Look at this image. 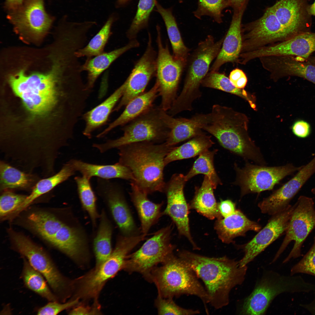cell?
I'll return each mask as SVG.
<instances>
[{
  "instance_id": "cell-1",
  "label": "cell",
  "mask_w": 315,
  "mask_h": 315,
  "mask_svg": "<svg viewBox=\"0 0 315 315\" xmlns=\"http://www.w3.org/2000/svg\"><path fill=\"white\" fill-rule=\"evenodd\" d=\"M178 256L202 281L209 303L216 309L228 304L232 289L244 280L247 267H241L235 259L226 256L210 257L186 250L179 252Z\"/></svg>"
},
{
  "instance_id": "cell-2",
  "label": "cell",
  "mask_w": 315,
  "mask_h": 315,
  "mask_svg": "<svg viewBox=\"0 0 315 315\" xmlns=\"http://www.w3.org/2000/svg\"><path fill=\"white\" fill-rule=\"evenodd\" d=\"M208 114L207 121L202 130L215 137L223 148L246 161L267 164L260 149L249 135V121L245 114L217 104L213 106Z\"/></svg>"
},
{
  "instance_id": "cell-3",
  "label": "cell",
  "mask_w": 315,
  "mask_h": 315,
  "mask_svg": "<svg viewBox=\"0 0 315 315\" xmlns=\"http://www.w3.org/2000/svg\"><path fill=\"white\" fill-rule=\"evenodd\" d=\"M174 147L165 142H141L124 145L118 148V162L130 169L135 178L133 182L142 191L148 195L164 192V159Z\"/></svg>"
},
{
  "instance_id": "cell-4",
  "label": "cell",
  "mask_w": 315,
  "mask_h": 315,
  "mask_svg": "<svg viewBox=\"0 0 315 315\" xmlns=\"http://www.w3.org/2000/svg\"><path fill=\"white\" fill-rule=\"evenodd\" d=\"M68 67L62 60H57L53 69L46 74L27 75L23 70L10 76V86L31 112L40 114L48 110L57 101V85L69 80Z\"/></svg>"
},
{
  "instance_id": "cell-5",
  "label": "cell",
  "mask_w": 315,
  "mask_h": 315,
  "mask_svg": "<svg viewBox=\"0 0 315 315\" xmlns=\"http://www.w3.org/2000/svg\"><path fill=\"white\" fill-rule=\"evenodd\" d=\"M162 264L154 268L151 273L150 281L156 285L158 295L165 298L184 294L193 295L205 304L209 303L205 288L195 272L184 261L173 254Z\"/></svg>"
},
{
  "instance_id": "cell-6",
  "label": "cell",
  "mask_w": 315,
  "mask_h": 315,
  "mask_svg": "<svg viewBox=\"0 0 315 315\" xmlns=\"http://www.w3.org/2000/svg\"><path fill=\"white\" fill-rule=\"evenodd\" d=\"M224 38L215 41L209 35L199 43L189 60L183 89L169 110L172 115L192 110L193 102L202 95L201 83L208 74L211 62L218 55Z\"/></svg>"
},
{
  "instance_id": "cell-7",
  "label": "cell",
  "mask_w": 315,
  "mask_h": 315,
  "mask_svg": "<svg viewBox=\"0 0 315 315\" xmlns=\"http://www.w3.org/2000/svg\"><path fill=\"white\" fill-rule=\"evenodd\" d=\"M315 292V285L300 276H285L269 271L264 274L252 293L243 302L240 314L262 315L279 295L284 293Z\"/></svg>"
},
{
  "instance_id": "cell-8",
  "label": "cell",
  "mask_w": 315,
  "mask_h": 315,
  "mask_svg": "<svg viewBox=\"0 0 315 315\" xmlns=\"http://www.w3.org/2000/svg\"><path fill=\"white\" fill-rule=\"evenodd\" d=\"M161 110L160 106L153 105L123 127L122 129L123 134L121 137L102 144H94L93 146L103 153L112 148L133 143L165 142L170 131L162 117Z\"/></svg>"
},
{
  "instance_id": "cell-9",
  "label": "cell",
  "mask_w": 315,
  "mask_h": 315,
  "mask_svg": "<svg viewBox=\"0 0 315 315\" xmlns=\"http://www.w3.org/2000/svg\"><path fill=\"white\" fill-rule=\"evenodd\" d=\"M143 239L141 235L119 236L109 258L99 267L80 278L77 298L97 300L106 283L123 269L130 252Z\"/></svg>"
},
{
  "instance_id": "cell-10",
  "label": "cell",
  "mask_w": 315,
  "mask_h": 315,
  "mask_svg": "<svg viewBox=\"0 0 315 315\" xmlns=\"http://www.w3.org/2000/svg\"><path fill=\"white\" fill-rule=\"evenodd\" d=\"M8 233L15 249L43 276L59 301L64 302L69 283L49 255L23 235L11 229L9 230Z\"/></svg>"
},
{
  "instance_id": "cell-11",
  "label": "cell",
  "mask_w": 315,
  "mask_h": 315,
  "mask_svg": "<svg viewBox=\"0 0 315 315\" xmlns=\"http://www.w3.org/2000/svg\"><path fill=\"white\" fill-rule=\"evenodd\" d=\"M171 232L170 225L157 231L138 250L128 255L123 269L140 273L150 281L155 266L163 263L174 254L175 247L171 242Z\"/></svg>"
},
{
  "instance_id": "cell-12",
  "label": "cell",
  "mask_w": 315,
  "mask_h": 315,
  "mask_svg": "<svg viewBox=\"0 0 315 315\" xmlns=\"http://www.w3.org/2000/svg\"><path fill=\"white\" fill-rule=\"evenodd\" d=\"M302 166L296 167L292 163L267 166L246 161L244 166L240 167L235 163L236 178L233 183L239 187L242 197L249 193L272 190L283 178L297 172Z\"/></svg>"
},
{
  "instance_id": "cell-13",
  "label": "cell",
  "mask_w": 315,
  "mask_h": 315,
  "mask_svg": "<svg viewBox=\"0 0 315 315\" xmlns=\"http://www.w3.org/2000/svg\"><path fill=\"white\" fill-rule=\"evenodd\" d=\"M285 236L272 263L275 262L292 241L293 248L283 263L302 256L301 248L304 242L315 228V208L311 197L301 195L294 204Z\"/></svg>"
},
{
  "instance_id": "cell-14",
  "label": "cell",
  "mask_w": 315,
  "mask_h": 315,
  "mask_svg": "<svg viewBox=\"0 0 315 315\" xmlns=\"http://www.w3.org/2000/svg\"><path fill=\"white\" fill-rule=\"evenodd\" d=\"M156 28L158 51L156 81L161 98L160 107L166 111L170 108L176 98L180 78L186 65L171 54L167 45L163 44L160 26L157 25Z\"/></svg>"
},
{
  "instance_id": "cell-15",
  "label": "cell",
  "mask_w": 315,
  "mask_h": 315,
  "mask_svg": "<svg viewBox=\"0 0 315 315\" xmlns=\"http://www.w3.org/2000/svg\"><path fill=\"white\" fill-rule=\"evenodd\" d=\"M241 34V53L253 51L292 37L270 7L266 9L259 18L242 25Z\"/></svg>"
},
{
  "instance_id": "cell-16",
  "label": "cell",
  "mask_w": 315,
  "mask_h": 315,
  "mask_svg": "<svg viewBox=\"0 0 315 315\" xmlns=\"http://www.w3.org/2000/svg\"><path fill=\"white\" fill-rule=\"evenodd\" d=\"M148 36L146 49L125 80V90L113 111H118L132 99L144 93L150 79L155 75L157 53L153 46L150 32Z\"/></svg>"
},
{
  "instance_id": "cell-17",
  "label": "cell",
  "mask_w": 315,
  "mask_h": 315,
  "mask_svg": "<svg viewBox=\"0 0 315 315\" xmlns=\"http://www.w3.org/2000/svg\"><path fill=\"white\" fill-rule=\"evenodd\" d=\"M187 181L185 176L181 174L173 175L166 184L164 192L167 198V205L163 215L169 216L175 224L179 234L188 239L194 249H198L193 241L190 230L189 218V206L186 200L183 191Z\"/></svg>"
},
{
  "instance_id": "cell-18",
  "label": "cell",
  "mask_w": 315,
  "mask_h": 315,
  "mask_svg": "<svg viewBox=\"0 0 315 315\" xmlns=\"http://www.w3.org/2000/svg\"><path fill=\"white\" fill-rule=\"evenodd\" d=\"M96 190L107 205L122 235H140L120 186L109 179L98 178Z\"/></svg>"
},
{
  "instance_id": "cell-19",
  "label": "cell",
  "mask_w": 315,
  "mask_h": 315,
  "mask_svg": "<svg viewBox=\"0 0 315 315\" xmlns=\"http://www.w3.org/2000/svg\"><path fill=\"white\" fill-rule=\"evenodd\" d=\"M7 18L18 32L35 36L45 33L54 19L46 12L44 0H25L18 8L8 12Z\"/></svg>"
},
{
  "instance_id": "cell-20",
  "label": "cell",
  "mask_w": 315,
  "mask_h": 315,
  "mask_svg": "<svg viewBox=\"0 0 315 315\" xmlns=\"http://www.w3.org/2000/svg\"><path fill=\"white\" fill-rule=\"evenodd\" d=\"M294 208L290 204L285 209L272 216L266 225L244 245L243 257L239 261L243 267L252 261L270 244L286 233Z\"/></svg>"
},
{
  "instance_id": "cell-21",
  "label": "cell",
  "mask_w": 315,
  "mask_h": 315,
  "mask_svg": "<svg viewBox=\"0 0 315 315\" xmlns=\"http://www.w3.org/2000/svg\"><path fill=\"white\" fill-rule=\"evenodd\" d=\"M260 61L274 81L286 76H295L304 78L315 84V65L291 56H265L261 57Z\"/></svg>"
},
{
  "instance_id": "cell-22",
  "label": "cell",
  "mask_w": 315,
  "mask_h": 315,
  "mask_svg": "<svg viewBox=\"0 0 315 315\" xmlns=\"http://www.w3.org/2000/svg\"><path fill=\"white\" fill-rule=\"evenodd\" d=\"M315 51V33L304 32L285 41L251 52L254 59L274 55L296 56L307 59Z\"/></svg>"
},
{
  "instance_id": "cell-23",
  "label": "cell",
  "mask_w": 315,
  "mask_h": 315,
  "mask_svg": "<svg viewBox=\"0 0 315 315\" xmlns=\"http://www.w3.org/2000/svg\"><path fill=\"white\" fill-rule=\"evenodd\" d=\"M247 5L233 9L229 28L220 50L210 69V72L218 71L223 64L227 62L238 63L242 45V20Z\"/></svg>"
},
{
  "instance_id": "cell-24",
  "label": "cell",
  "mask_w": 315,
  "mask_h": 315,
  "mask_svg": "<svg viewBox=\"0 0 315 315\" xmlns=\"http://www.w3.org/2000/svg\"><path fill=\"white\" fill-rule=\"evenodd\" d=\"M161 115L170 131L165 142L170 146L203 133L202 127L208 118V114H196L190 118H175L162 109Z\"/></svg>"
},
{
  "instance_id": "cell-25",
  "label": "cell",
  "mask_w": 315,
  "mask_h": 315,
  "mask_svg": "<svg viewBox=\"0 0 315 315\" xmlns=\"http://www.w3.org/2000/svg\"><path fill=\"white\" fill-rule=\"evenodd\" d=\"M214 228L219 239L226 244L232 242L237 237L245 236L248 231L258 232L261 228L239 210L228 217L217 219Z\"/></svg>"
},
{
  "instance_id": "cell-26",
  "label": "cell",
  "mask_w": 315,
  "mask_h": 315,
  "mask_svg": "<svg viewBox=\"0 0 315 315\" xmlns=\"http://www.w3.org/2000/svg\"><path fill=\"white\" fill-rule=\"evenodd\" d=\"M126 86L125 81L103 102L83 113L82 117L85 123L83 132L84 136L88 139L91 138L92 133L95 130L106 123L111 113L121 98Z\"/></svg>"
},
{
  "instance_id": "cell-27",
  "label": "cell",
  "mask_w": 315,
  "mask_h": 315,
  "mask_svg": "<svg viewBox=\"0 0 315 315\" xmlns=\"http://www.w3.org/2000/svg\"><path fill=\"white\" fill-rule=\"evenodd\" d=\"M158 94V85L156 81L149 91L130 101L121 115L97 134V137H103L115 128L126 125L141 114L153 105V103Z\"/></svg>"
},
{
  "instance_id": "cell-28",
  "label": "cell",
  "mask_w": 315,
  "mask_h": 315,
  "mask_svg": "<svg viewBox=\"0 0 315 315\" xmlns=\"http://www.w3.org/2000/svg\"><path fill=\"white\" fill-rule=\"evenodd\" d=\"M136 39L129 41L125 46L107 52L102 53L92 57L87 58L82 64V71L87 72L86 84L90 89H93L99 76L118 58L127 51L139 46Z\"/></svg>"
},
{
  "instance_id": "cell-29",
  "label": "cell",
  "mask_w": 315,
  "mask_h": 315,
  "mask_svg": "<svg viewBox=\"0 0 315 315\" xmlns=\"http://www.w3.org/2000/svg\"><path fill=\"white\" fill-rule=\"evenodd\" d=\"M131 200L138 214L141 234L146 236L150 228L163 215L161 209L163 203H155L148 198L146 193L140 190L133 182L130 184Z\"/></svg>"
},
{
  "instance_id": "cell-30",
  "label": "cell",
  "mask_w": 315,
  "mask_h": 315,
  "mask_svg": "<svg viewBox=\"0 0 315 315\" xmlns=\"http://www.w3.org/2000/svg\"><path fill=\"white\" fill-rule=\"evenodd\" d=\"M299 0H279L270 8L280 23L293 37L304 32L302 6Z\"/></svg>"
},
{
  "instance_id": "cell-31",
  "label": "cell",
  "mask_w": 315,
  "mask_h": 315,
  "mask_svg": "<svg viewBox=\"0 0 315 315\" xmlns=\"http://www.w3.org/2000/svg\"><path fill=\"white\" fill-rule=\"evenodd\" d=\"M74 169L82 176L90 179L93 176L106 179L119 178L131 181L135 178L130 169L117 162L112 165H99L86 162L80 160L73 159L69 160Z\"/></svg>"
},
{
  "instance_id": "cell-32",
  "label": "cell",
  "mask_w": 315,
  "mask_h": 315,
  "mask_svg": "<svg viewBox=\"0 0 315 315\" xmlns=\"http://www.w3.org/2000/svg\"><path fill=\"white\" fill-rule=\"evenodd\" d=\"M41 179L34 173L25 172L3 160L0 161V190H31Z\"/></svg>"
},
{
  "instance_id": "cell-33",
  "label": "cell",
  "mask_w": 315,
  "mask_h": 315,
  "mask_svg": "<svg viewBox=\"0 0 315 315\" xmlns=\"http://www.w3.org/2000/svg\"><path fill=\"white\" fill-rule=\"evenodd\" d=\"M214 188L209 178L205 176L200 187H196L194 197L189 206L211 220L223 218L218 207L214 195Z\"/></svg>"
},
{
  "instance_id": "cell-34",
  "label": "cell",
  "mask_w": 315,
  "mask_h": 315,
  "mask_svg": "<svg viewBox=\"0 0 315 315\" xmlns=\"http://www.w3.org/2000/svg\"><path fill=\"white\" fill-rule=\"evenodd\" d=\"M156 11L161 16L164 23L168 35L171 42L174 57L186 65L189 49L183 41L176 19L172 13V7L163 8L157 1Z\"/></svg>"
},
{
  "instance_id": "cell-35",
  "label": "cell",
  "mask_w": 315,
  "mask_h": 315,
  "mask_svg": "<svg viewBox=\"0 0 315 315\" xmlns=\"http://www.w3.org/2000/svg\"><path fill=\"white\" fill-rule=\"evenodd\" d=\"M75 172L69 161L63 165L57 173L49 177L41 179L35 185L30 194L27 195L24 202L18 209V212H20L37 198L49 192L59 184L67 180L74 174Z\"/></svg>"
},
{
  "instance_id": "cell-36",
  "label": "cell",
  "mask_w": 315,
  "mask_h": 315,
  "mask_svg": "<svg viewBox=\"0 0 315 315\" xmlns=\"http://www.w3.org/2000/svg\"><path fill=\"white\" fill-rule=\"evenodd\" d=\"M214 144L211 136L203 133L197 135L178 147H174L165 157V166L177 160L188 159L199 155L208 150Z\"/></svg>"
},
{
  "instance_id": "cell-37",
  "label": "cell",
  "mask_w": 315,
  "mask_h": 315,
  "mask_svg": "<svg viewBox=\"0 0 315 315\" xmlns=\"http://www.w3.org/2000/svg\"><path fill=\"white\" fill-rule=\"evenodd\" d=\"M98 230L93 242L94 251L96 259L94 269L99 267L111 256L112 232L111 225L105 213L102 211L100 215Z\"/></svg>"
},
{
  "instance_id": "cell-38",
  "label": "cell",
  "mask_w": 315,
  "mask_h": 315,
  "mask_svg": "<svg viewBox=\"0 0 315 315\" xmlns=\"http://www.w3.org/2000/svg\"><path fill=\"white\" fill-rule=\"evenodd\" d=\"M27 222L32 230L49 243L63 223L53 214L42 211L31 213Z\"/></svg>"
},
{
  "instance_id": "cell-39",
  "label": "cell",
  "mask_w": 315,
  "mask_h": 315,
  "mask_svg": "<svg viewBox=\"0 0 315 315\" xmlns=\"http://www.w3.org/2000/svg\"><path fill=\"white\" fill-rule=\"evenodd\" d=\"M21 277L24 284L29 289L49 302L59 301L43 276L24 257Z\"/></svg>"
},
{
  "instance_id": "cell-40",
  "label": "cell",
  "mask_w": 315,
  "mask_h": 315,
  "mask_svg": "<svg viewBox=\"0 0 315 315\" xmlns=\"http://www.w3.org/2000/svg\"><path fill=\"white\" fill-rule=\"evenodd\" d=\"M201 85L204 87L219 90L238 96L246 100L252 108L256 110L254 96L244 89L235 87L223 74L218 71L210 72L202 80Z\"/></svg>"
},
{
  "instance_id": "cell-41",
  "label": "cell",
  "mask_w": 315,
  "mask_h": 315,
  "mask_svg": "<svg viewBox=\"0 0 315 315\" xmlns=\"http://www.w3.org/2000/svg\"><path fill=\"white\" fill-rule=\"evenodd\" d=\"M217 150H207L200 154L195 162L192 168L185 176L186 181L195 175L202 174L206 176L216 189L219 185L222 184L214 168V159Z\"/></svg>"
},
{
  "instance_id": "cell-42",
  "label": "cell",
  "mask_w": 315,
  "mask_h": 315,
  "mask_svg": "<svg viewBox=\"0 0 315 315\" xmlns=\"http://www.w3.org/2000/svg\"><path fill=\"white\" fill-rule=\"evenodd\" d=\"M114 18H109L98 33L83 47L75 53L78 58L92 57L104 52L105 47L111 34V28Z\"/></svg>"
},
{
  "instance_id": "cell-43",
  "label": "cell",
  "mask_w": 315,
  "mask_h": 315,
  "mask_svg": "<svg viewBox=\"0 0 315 315\" xmlns=\"http://www.w3.org/2000/svg\"><path fill=\"white\" fill-rule=\"evenodd\" d=\"M90 179L83 176H76L74 178L82 205L89 215L93 226L95 227L99 215L96 207V198L90 183Z\"/></svg>"
},
{
  "instance_id": "cell-44",
  "label": "cell",
  "mask_w": 315,
  "mask_h": 315,
  "mask_svg": "<svg viewBox=\"0 0 315 315\" xmlns=\"http://www.w3.org/2000/svg\"><path fill=\"white\" fill-rule=\"evenodd\" d=\"M156 0H139L136 15L126 33L130 40L136 39L139 32L148 25L150 15L153 10Z\"/></svg>"
},
{
  "instance_id": "cell-45",
  "label": "cell",
  "mask_w": 315,
  "mask_h": 315,
  "mask_svg": "<svg viewBox=\"0 0 315 315\" xmlns=\"http://www.w3.org/2000/svg\"><path fill=\"white\" fill-rule=\"evenodd\" d=\"M228 7L229 5L227 0H198L197 8L193 13L198 19L208 16L217 23H221L223 22V11Z\"/></svg>"
},
{
  "instance_id": "cell-46",
  "label": "cell",
  "mask_w": 315,
  "mask_h": 315,
  "mask_svg": "<svg viewBox=\"0 0 315 315\" xmlns=\"http://www.w3.org/2000/svg\"><path fill=\"white\" fill-rule=\"evenodd\" d=\"M1 192L0 216L1 218L3 219L13 215L22 205L27 195L18 194L9 190Z\"/></svg>"
},
{
  "instance_id": "cell-47",
  "label": "cell",
  "mask_w": 315,
  "mask_h": 315,
  "mask_svg": "<svg viewBox=\"0 0 315 315\" xmlns=\"http://www.w3.org/2000/svg\"><path fill=\"white\" fill-rule=\"evenodd\" d=\"M155 304L159 315H189L198 314V310L186 309L178 305L172 298H165L159 295L157 298Z\"/></svg>"
},
{
  "instance_id": "cell-48",
  "label": "cell",
  "mask_w": 315,
  "mask_h": 315,
  "mask_svg": "<svg viewBox=\"0 0 315 315\" xmlns=\"http://www.w3.org/2000/svg\"><path fill=\"white\" fill-rule=\"evenodd\" d=\"M300 273L315 276V236L309 250L291 269L290 275Z\"/></svg>"
},
{
  "instance_id": "cell-49",
  "label": "cell",
  "mask_w": 315,
  "mask_h": 315,
  "mask_svg": "<svg viewBox=\"0 0 315 315\" xmlns=\"http://www.w3.org/2000/svg\"><path fill=\"white\" fill-rule=\"evenodd\" d=\"M78 299L62 303L59 301H50L44 306L39 308L37 311L38 315H57L62 312L76 305Z\"/></svg>"
},
{
  "instance_id": "cell-50",
  "label": "cell",
  "mask_w": 315,
  "mask_h": 315,
  "mask_svg": "<svg viewBox=\"0 0 315 315\" xmlns=\"http://www.w3.org/2000/svg\"><path fill=\"white\" fill-rule=\"evenodd\" d=\"M291 130L293 134L300 138H305L310 134L312 129L310 124L307 121L302 119L295 121L291 126Z\"/></svg>"
},
{
  "instance_id": "cell-51",
  "label": "cell",
  "mask_w": 315,
  "mask_h": 315,
  "mask_svg": "<svg viewBox=\"0 0 315 315\" xmlns=\"http://www.w3.org/2000/svg\"><path fill=\"white\" fill-rule=\"evenodd\" d=\"M229 78L235 87L240 89H244L248 82L245 73L242 70L238 68H236L230 72Z\"/></svg>"
},
{
  "instance_id": "cell-52",
  "label": "cell",
  "mask_w": 315,
  "mask_h": 315,
  "mask_svg": "<svg viewBox=\"0 0 315 315\" xmlns=\"http://www.w3.org/2000/svg\"><path fill=\"white\" fill-rule=\"evenodd\" d=\"M100 313V306L95 301L92 307L83 305L77 306L69 312L71 315L97 314Z\"/></svg>"
},
{
  "instance_id": "cell-53",
  "label": "cell",
  "mask_w": 315,
  "mask_h": 315,
  "mask_svg": "<svg viewBox=\"0 0 315 315\" xmlns=\"http://www.w3.org/2000/svg\"><path fill=\"white\" fill-rule=\"evenodd\" d=\"M218 207L219 212L223 218L231 215L236 210L235 204L229 200L221 201L218 204Z\"/></svg>"
},
{
  "instance_id": "cell-54",
  "label": "cell",
  "mask_w": 315,
  "mask_h": 315,
  "mask_svg": "<svg viewBox=\"0 0 315 315\" xmlns=\"http://www.w3.org/2000/svg\"><path fill=\"white\" fill-rule=\"evenodd\" d=\"M25 0H6L4 4L5 8L8 12L13 11L19 8Z\"/></svg>"
},
{
  "instance_id": "cell-55",
  "label": "cell",
  "mask_w": 315,
  "mask_h": 315,
  "mask_svg": "<svg viewBox=\"0 0 315 315\" xmlns=\"http://www.w3.org/2000/svg\"><path fill=\"white\" fill-rule=\"evenodd\" d=\"M229 7L233 9L241 7L244 5L248 4L249 0H227Z\"/></svg>"
},
{
  "instance_id": "cell-56",
  "label": "cell",
  "mask_w": 315,
  "mask_h": 315,
  "mask_svg": "<svg viewBox=\"0 0 315 315\" xmlns=\"http://www.w3.org/2000/svg\"><path fill=\"white\" fill-rule=\"evenodd\" d=\"M129 0H117V4L118 6H121L127 4Z\"/></svg>"
},
{
  "instance_id": "cell-57",
  "label": "cell",
  "mask_w": 315,
  "mask_h": 315,
  "mask_svg": "<svg viewBox=\"0 0 315 315\" xmlns=\"http://www.w3.org/2000/svg\"><path fill=\"white\" fill-rule=\"evenodd\" d=\"M309 12L311 14L315 15V2L311 6L309 9Z\"/></svg>"
},
{
  "instance_id": "cell-58",
  "label": "cell",
  "mask_w": 315,
  "mask_h": 315,
  "mask_svg": "<svg viewBox=\"0 0 315 315\" xmlns=\"http://www.w3.org/2000/svg\"><path fill=\"white\" fill-rule=\"evenodd\" d=\"M311 191L312 193L315 195V187L312 188Z\"/></svg>"
},
{
  "instance_id": "cell-59",
  "label": "cell",
  "mask_w": 315,
  "mask_h": 315,
  "mask_svg": "<svg viewBox=\"0 0 315 315\" xmlns=\"http://www.w3.org/2000/svg\"><path fill=\"white\" fill-rule=\"evenodd\" d=\"M178 0V1L180 3H182L183 2L182 0Z\"/></svg>"
},
{
  "instance_id": "cell-60",
  "label": "cell",
  "mask_w": 315,
  "mask_h": 315,
  "mask_svg": "<svg viewBox=\"0 0 315 315\" xmlns=\"http://www.w3.org/2000/svg\"><path fill=\"white\" fill-rule=\"evenodd\" d=\"M313 61L315 63V57L313 59Z\"/></svg>"
}]
</instances>
